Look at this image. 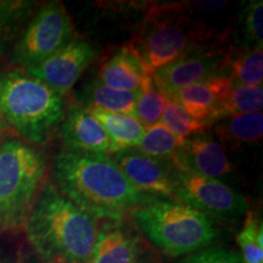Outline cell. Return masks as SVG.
Masks as SVG:
<instances>
[{"label": "cell", "instance_id": "cell-19", "mask_svg": "<svg viewBox=\"0 0 263 263\" xmlns=\"http://www.w3.org/2000/svg\"><path fill=\"white\" fill-rule=\"evenodd\" d=\"M139 95L129 91L115 90L95 80L85 84L78 93V100L84 108H100L108 112L126 114L133 116Z\"/></svg>", "mask_w": 263, "mask_h": 263}, {"label": "cell", "instance_id": "cell-20", "mask_svg": "<svg viewBox=\"0 0 263 263\" xmlns=\"http://www.w3.org/2000/svg\"><path fill=\"white\" fill-rule=\"evenodd\" d=\"M37 3L0 2V48L3 52L21 37L37 11Z\"/></svg>", "mask_w": 263, "mask_h": 263}, {"label": "cell", "instance_id": "cell-25", "mask_svg": "<svg viewBox=\"0 0 263 263\" xmlns=\"http://www.w3.org/2000/svg\"><path fill=\"white\" fill-rule=\"evenodd\" d=\"M238 244L244 263H263L262 221L251 211L246 212V219L238 234Z\"/></svg>", "mask_w": 263, "mask_h": 263}, {"label": "cell", "instance_id": "cell-29", "mask_svg": "<svg viewBox=\"0 0 263 263\" xmlns=\"http://www.w3.org/2000/svg\"><path fill=\"white\" fill-rule=\"evenodd\" d=\"M6 129H8V124L5 123V121L3 120L2 116H0V139H2V137L4 136Z\"/></svg>", "mask_w": 263, "mask_h": 263}, {"label": "cell", "instance_id": "cell-24", "mask_svg": "<svg viewBox=\"0 0 263 263\" xmlns=\"http://www.w3.org/2000/svg\"><path fill=\"white\" fill-rule=\"evenodd\" d=\"M240 50L262 49L263 44V3L250 2L239 17Z\"/></svg>", "mask_w": 263, "mask_h": 263}, {"label": "cell", "instance_id": "cell-3", "mask_svg": "<svg viewBox=\"0 0 263 263\" xmlns=\"http://www.w3.org/2000/svg\"><path fill=\"white\" fill-rule=\"evenodd\" d=\"M0 116L24 139L44 145L65 116V99L25 70L0 73Z\"/></svg>", "mask_w": 263, "mask_h": 263}, {"label": "cell", "instance_id": "cell-7", "mask_svg": "<svg viewBox=\"0 0 263 263\" xmlns=\"http://www.w3.org/2000/svg\"><path fill=\"white\" fill-rule=\"evenodd\" d=\"M72 41V22L64 5L50 2L37 10L15 43L10 62L21 70L41 64Z\"/></svg>", "mask_w": 263, "mask_h": 263}, {"label": "cell", "instance_id": "cell-28", "mask_svg": "<svg viewBox=\"0 0 263 263\" xmlns=\"http://www.w3.org/2000/svg\"><path fill=\"white\" fill-rule=\"evenodd\" d=\"M182 263H244L239 254L223 248L202 249L190 254Z\"/></svg>", "mask_w": 263, "mask_h": 263}, {"label": "cell", "instance_id": "cell-14", "mask_svg": "<svg viewBox=\"0 0 263 263\" xmlns=\"http://www.w3.org/2000/svg\"><path fill=\"white\" fill-rule=\"evenodd\" d=\"M66 149L91 154L110 153V139L104 127L84 107H71L59 126Z\"/></svg>", "mask_w": 263, "mask_h": 263}, {"label": "cell", "instance_id": "cell-16", "mask_svg": "<svg viewBox=\"0 0 263 263\" xmlns=\"http://www.w3.org/2000/svg\"><path fill=\"white\" fill-rule=\"evenodd\" d=\"M121 222H108L99 230L97 242L87 263L139 262V238Z\"/></svg>", "mask_w": 263, "mask_h": 263}, {"label": "cell", "instance_id": "cell-26", "mask_svg": "<svg viewBox=\"0 0 263 263\" xmlns=\"http://www.w3.org/2000/svg\"><path fill=\"white\" fill-rule=\"evenodd\" d=\"M161 120H162L161 123L168 128L180 143L195 134L203 133L207 128L202 122L190 116L177 101L170 98Z\"/></svg>", "mask_w": 263, "mask_h": 263}, {"label": "cell", "instance_id": "cell-30", "mask_svg": "<svg viewBox=\"0 0 263 263\" xmlns=\"http://www.w3.org/2000/svg\"><path fill=\"white\" fill-rule=\"evenodd\" d=\"M4 54V52H3V50H2V48H0V57H2V55Z\"/></svg>", "mask_w": 263, "mask_h": 263}, {"label": "cell", "instance_id": "cell-1", "mask_svg": "<svg viewBox=\"0 0 263 263\" xmlns=\"http://www.w3.org/2000/svg\"><path fill=\"white\" fill-rule=\"evenodd\" d=\"M54 185L95 219L121 222L124 213L149 200L132 185L112 157L61 149L52 162Z\"/></svg>", "mask_w": 263, "mask_h": 263}, {"label": "cell", "instance_id": "cell-23", "mask_svg": "<svg viewBox=\"0 0 263 263\" xmlns=\"http://www.w3.org/2000/svg\"><path fill=\"white\" fill-rule=\"evenodd\" d=\"M180 141L161 122L147 127L137 149L144 155L160 160H171L178 149Z\"/></svg>", "mask_w": 263, "mask_h": 263}, {"label": "cell", "instance_id": "cell-18", "mask_svg": "<svg viewBox=\"0 0 263 263\" xmlns=\"http://www.w3.org/2000/svg\"><path fill=\"white\" fill-rule=\"evenodd\" d=\"M215 134L233 149L252 145L261 141L263 136L262 112L238 115L224 118L215 126Z\"/></svg>", "mask_w": 263, "mask_h": 263}, {"label": "cell", "instance_id": "cell-9", "mask_svg": "<svg viewBox=\"0 0 263 263\" xmlns=\"http://www.w3.org/2000/svg\"><path fill=\"white\" fill-rule=\"evenodd\" d=\"M227 67V55L221 50L210 47H201L186 52L157 70L153 74V83L167 98L183 88L210 80L217 76H224L221 72Z\"/></svg>", "mask_w": 263, "mask_h": 263}, {"label": "cell", "instance_id": "cell-13", "mask_svg": "<svg viewBox=\"0 0 263 263\" xmlns=\"http://www.w3.org/2000/svg\"><path fill=\"white\" fill-rule=\"evenodd\" d=\"M234 83L228 76H217L176 91L170 99L177 101L190 116L206 127L219 121L223 104Z\"/></svg>", "mask_w": 263, "mask_h": 263}, {"label": "cell", "instance_id": "cell-5", "mask_svg": "<svg viewBox=\"0 0 263 263\" xmlns=\"http://www.w3.org/2000/svg\"><path fill=\"white\" fill-rule=\"evenodd\" d=\"M47 170L44 154L32 144L15 138L0 143V232L25 226Z\"/></svg>", "mask_w": 263, "mask_h": 263}, {"label": "cell", "instance_id": "cell-8", "mask_svg": "<svg viewBox=\"0 0 263 263\" xmlns=\"http://www.w3.org/2000/svg\"><path fill=\"white\" fill-rule=\"evenodd\" d=\"M173 199L193 207L209 218L233 221L246 215L248 201L219 179L176 171Z\"/></svg>", "mask_w": 263, "mask_h": 263}, {"label": "cell", "instance_id": "cell-11", "mask_svg": "<svg viewBox=\"0 0 263 263\" xmlns=\"http://www.w3.org/2000/svg\"><path fill=\"white\" fill-rule=\"evenodd\" d=\"M112 160L140 193L173 199L177 168L171 160L154 159L137 149L116 153Z\"/></svg>", "mask_w": 263, "mask_h": 263}, {"label": "cell", "instance_id": "cell-12", "mask_svg": "<svg viewBox=\"0 0 263 263\" xmlns=\"http://www.w3.org/2000/svg\"><path fill=\"white\" fill-rule=\"evenodd\" d=\"M171 161L177 170L207 178L217 179L234 170L224 146L205 132L182 141Z\"/></svg>", "mask_w": 263, "mask_h": 263}, {"label": "cell", "instance_id": "cell-10", "mask_svg": "<svg viewBox=\"0 0 263 263\" xmlns=\"http://www.w3.org/2000/svg\"><path fill=\"white\" fill-rule=\"evenodd\" d=\"M95 58L97 50L90 43L83 39H72L47 60L25 71L65 97Z\"/></svg>", "mask_w": 263, "mask_h": 263}, {"label": "cell", "instance_id": "cell-21", "mask_svg": "<svg viewBox=\"0 0 263 263\" xmlns=\"http://www.w3.org/2000/svg\"><path fill=\"white\" fill-rule=\"evenodd\" d=\"M227 66L233 83L241 85H262L263 81V51L240 50L234 58L227 57Z\"/></svg>", "mask_w": 263, "mask_h": 263}, {"label": "cell", "instance_id": "cell-27", "mask_svg": "<svg viewBox=\"0 0 263 263\" xmlns=\"http://www.w3.org/2000/svg\"><path fill=\"white\" fill-rule=\"evenodd\" d=\"M167 100L168 98L153 83L150 88L138 97L133 117H136L145 128L154 126L159 123L162 117Z\"/></svg>", "mask_w": 263, "mask_h": 263}, {"label": "cell", "instance_id": "cell-15", "mask_svg": "<svg viewBox=\"0 0 263 263\" xmlns=\"http://www.w3.org/2000/svg\"><path fill=\"white\" fill-rule=\"evenodd\" d=\"M98 81L115 90L140 95L153 84V74L146 70L137 52L128 47L115 52L99 71Z\"/></svg>", "mask_w": 263, "mask_h": 263}, {"label": "cell", "instance_id": "cell-4", "mask_svg": "<svg viewBox=\"0 0 263 263\" xmlns=\"http://www.w3.org/2000/svg\"><path fill=\"white\" fill-rule=\"evenodd\" d=\"M129 213L144 235L170 257L206 249L217 235L211 218L171 197L153 196Z\"/></svg>", "mask_w": 263, "mask_h": 263}, {"label": "cell", "instance_id": "cell-31", "mask_svg": "<svg viewBox=\"0 0 263 263\" xmlns=\"http://www.w3.org/2000/svg\"><path fill=\"white\" fill-rule=\"evenodd\" d=\"M138 263H141L140 259H139V262H138ZM146 263H159V262H146Z\"/></svg>", "mask_w": 263, "mask_h": 263}, {"label": "cell", "instance_id": "cell-2", "mask_svg": "<svg viewBox=\"0 0 263 263\" xmlns=\"http://www.w3.org/2000/svg\"><path fill=\"white\" fill-rule=\"evenodd\" d=\"M29 244L44 263H87L99 234L98 219L45 183L26 219Z\"/></svg>", "mask_w": 263, "mask_h": 263}, {"label": "cell", "instance_id": "cell-17", "mask_svg": "<svg viewBox=\"0 0 263 263\" xmlns=\"http://www.w3.org/2000/svg\"><path fill=\"white\" fill-rule=\"evenodd\" d=\"M104 127L110 139V153L134 149L143 139L146 128L136 117L126 114L108 112L100 108H87Z\"/></svg>", "mask_w": 263, "mask_h": 263}, {"label": "cell", "instance_id": "cell-6", "mask_svg": "<svg viewBox=\"0 0 263 263\" xmlns=\"http://www.w3.org/2000/svg\"><path fill=\"white\" fill-rule=\"evenodd\" d=\"M206 37L189 18L160 11L149 16L140 34L129 47L154 74L186 52L205 47L207 44L201 43Z\"/></svg>", "mask_w": 263, "mask_h": 263}, {"label": "cell", "instance_id": "cell-22", "mask_svg": "<svg viewBox=\"0 0 263 263\" xmlns=\"http://www.w3.org/2000/svg\"><path fill=\"white\" fill-rule=\"evenodd\" d=\"M262 106V85H241L234 83L228 99L222 106L219 121L238 115L261 112Z\"/></svg>", "mask_w": 263, "mask_h": 263}]
</instances>
